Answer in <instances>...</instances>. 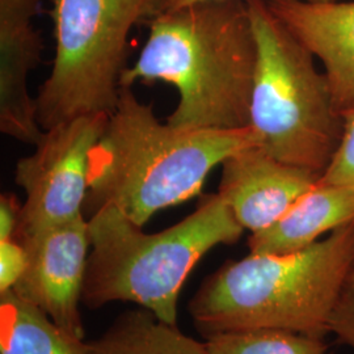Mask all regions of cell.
Returning a JSON list of instances; mask_svg holds the SVG:
<instances>
[{
  "label": "cell",
  "mask_w": 354,
  "mask_h": 354,
  "mask_svg": "<svg viewBox=\"0 0 354 354\" xmlns=\"http://www.w3.org/2000/svg\"><path fill=\"white\" fill-rule=\"evenodd\" d=\"M260 145L252 127L187 129L163 124L131 87L91 156L84 213L111 205L143 227L152 215L198 196L210 172L234 152Z\"/></svg>",
  "instance_id": "cell-2"
},
{
  "label": "cell",
  "mask_w": 354,
  "mask_h": 354,
  "mask_svg": "<svg viewBox=\"0 0 354 354\" xmlns=\"http://www.w3.org/2000/svg\"><path fill=\"white\" fill-rule=\"evenodd\" d=\"M342 115L344 120L342 142L319 183L354 187V109L346 111Z\"/></svg>",
  "instance_id": "cell-16"
},
{
  "label": "cell",
  "mask_w": 354,
  "mask_h": 354,
  "mask_svg": "<svg viewBox=\"0 0 354 354\" xmlns=\"http://www.w3.org/2000/svg\"><path fill=\"white\" fill-rule=\"evenodd\" d=\"M108 117L82 115L50 127L35 151L17 162L15 181L26 193L17 241L84 215L91 156Z\"/></svg>",
  "instance_id": "cell-7"
},
{
  "label": "cell",
  "mask_w": 354,
  "mask_h": 354,
  "mask_svg": "<svg viewBox=\"0 0 354 354\" xmlns=\"http://www.w3.org/2000/svg\"><path fill=\"white\" fill-rule=\"evenodd\" d=\"M205 346L207 354H329L324 339L273 329L215 333Z\"/></svg>",
  "instance_id": "cell-15"
},
{
  "label": "cell",
  "mask_w": 354,
  "mask_h": 354,
  "mask_svg": "<svg viewBox=\"0 0 354 354\" xmlns=\"http://www.w3.org/2000/svg\"><path fill=\"white\" fill-rule=\"evenodd\" d=\"M20 241L28 252V266L13 292L59 328L84 340L80 304L91 250L88 219L82 215Z\"/></svg>",
  "instance_id": "cell-8"
},
{
  "label": "cell",
  "mask_w": 354,
  "mask_h": 354,
  "mask_svg": "<svg viewBox=\"0 0 354 354\" xmlns=\"http://www.w3.org/2000/svg\"><path fill=\"white\" fill-rule=\"evenodd\" d=\"M257 45L245 0H203L150 20L121 86L165 82L178 92L167 122L187 129L250 127Z\"/></svg>",
  "instance_id": "cell-1"
},
{
  "label": "cell",
  "mask_w": 354,
  "mask_h": 354,
  "mask_svg": "<svg viewBox=\"0 0 354 354\" xmlns=\"http://www.w3.org/2000/svg\"><path fill=\"white\" fill-rule=\"evenodd\" d=\"M21 205L10 194L0 197V241L13 239L20 227Z\"/></svg>",
  "instance_id": "cell-19"
},
{
  "label": "cell",
  "mask_w": 354,
  "mask_h": 354,
  "mask_svg": "<svg viewBox=\"0 0 354 354\" xmlns=\"http://www.w3.org/2000/svg\"><path fill=\"white\" fill-rule=\"evenodd\" d=\"M163 0H54L55 54L36 99L44 130L112 113L127 70L129 36L162 12Z\"/></svg>",
  "instance_id": "cell-6"
},
{
  "label": "cell",
  "mask_w": 354,
  "mask_h": 354,
  "mask_svg": "<svg viewBox=\"0 0 354 354\" xmlns=\"http://www.w3.org/2000/svg\"><path fill=\"white\" fill-rule=\"evenodd\" d=\"M142 228L111 205L89 215L84 306L133 302L176 324L178 295L192 269L216 245L239 241L244 231L218 193L203 197L171 227L155 234Z\"/></svg>",
  "instance_id": "cell-4"
},
{
  "label": "cell",
  "mask_w": 354,
  "mask_h": 354,
  "mask_svg": "<svg viewBox=\"0 0 354 354\" xmlns=\"http://www.w3.org/2000/svg\"><path fill=\"white\" fill-rule=\"evenodd\" d=\"M28 266V252L16 238L0 241V294L13 290Z\"/></svg>",
  "instance_id": "cell-18"
},
{
  "label": "cell",
  "mask_w": 354,
  "mask_h": 354,
  "mask_svg": "<svg viewBox=\"0 0 354 354\" xmlns=\"http://www.w3.org/2000/svg\"><path fill=\"white\" fill-rule=\"evenodd\" d=\"M266 4L322 61L336 111L354 109V1L266 0Z\"/></svg>",
  "instance_id": "cell-11"
},
{
  "label": "cell",
  "mask_w": 354,
  "mask_h": 354,
  "mask_svg": "<svg viewBox=\"0 0 354 354\" xmlns=\"http://www.w3.org/2000/svg\"><path fill=\"white\" fill-rule=\"evenodd\" d=\"M0 354H89L87 342L59 328L12 290L0 294Z\"/></svg>",
  "instance_id": "cell-13"
},
{
  "label": "cell",
  "mask_w": 354,
  "mask_h": 354,
  "mask_svg": "<svg viewBox=\"0 0 354 354\" xmlns=\"http://www.w3.org/2000/svg\"><path fill=\"white\" fill-rule=\"evenodd\" d=\"M245 3L257 45L250 127L260 146L281 162L323 174L344 131L327 77L266 0Z\"/></svg>",
  "instance_id": "cell-5"
},
{
  "label": "cell",
  "mask_w": 354,
  "mask_h": 354,
  "mask_svg": "<svg viewBox=\"0 0 354 354\" xmlns=\"http://www.w3.org/2000/svg\"><path fill=\"white\" fill-rule=\"evenodd\" d=\"M329 332L336 336L340 344L354 349V268L344 282L330 317Z\"/></svg>",
  "instance_id": "cell-17"
},
{
  "label": "cell",
  "mask_w": 354,
  "mask_h": 354,
  "mask_svg": "<svg viewBox=\"0 0 354 354\" xmlns=\"http://www.w3.org/2000/svg\"><path fill=\"white\" fill-rule=\"evenodd\" d=\"M320 176L317 171L283 163L254 145L222 163L218 194L241 227L253 234L279 222Z\"/></svg>",
  "instance_id": "cell-9"
},
{
  "label": "cell",
  "mask_w": 354,
  "mask_h": 354,
  "mask_svg": "<svg viewBox=\"0 0 354 354\" xmlns=\"http://www.w3.org/2000/svg\"><path fill=\"white\" fill-rule=\"evenodd\" d=\"M197 1H203V0H163L162 1V11L167 10H174V8H180L184 6H188L192 3H197ZM306 1H337V0H306Z\"/></svg>",
  "instance_id": "cell-20"
},
{
  "label": "cell",
  "mask_w": 354,
  "mask_h": 354,
  "mask_svg": "<svg viewBox=\"0 0 354 354\" xmlns=\"http://www.w3.org/2000/svg\"><path fill=\"white\" fill-rule=\"evenodd\" d=\"M41 6L42 0H0V131L30 146L45 131L28 86L44 49L35 26Z\"/></svg>",
  "instance_id": "cell-10"
},
{
  "label": "cell",
  "mask_w": 354,
  "mask_h": 354,
  "mask_svg": "<svg viewBox=\"0 0 354 354\" xmlns=\"http://www.w3.org/2000/svg\"><path fill=\"white\" fill-rule=\"evenodd\" d=\"M354 268V222L302 251L250 253L203 279L189 315L203 337L273 329L324 339Z\"/></svg>",
  "instance_id": "cell-3"
},
{
  "label": "cell",
  "mask_w": 354,
  "mask_h": 354,
  "mask_svg": "<svg viewBox=\"0 0 354 354\" xmlns=\"http://www.w3.org/2000/svg\"><path fill=\"white\" fill-rule=\"evenodd\" d=\"M87 346L89 354H207L205 342L194 340L146 308L120 315Z\"/></svg>",
  "instance_id": "cell-14"
},
{
  "label": "cell",
  "mask_w": 354,
  "mask_h": 354,
  "mask_svg": "<svg viewBox=\"0 0 354 354\" xmlns=\"http://www.w3.org/2000/svg\"><path fill=\"white\" fill-rule=\"evenodd\" d=\"M354 222V187L320 184L308 190L273 226L253 232L251 253L283 254L302 251L332 232Z\"/></svg>",
  "instance_id": "cell-12"
}]
</instances>
